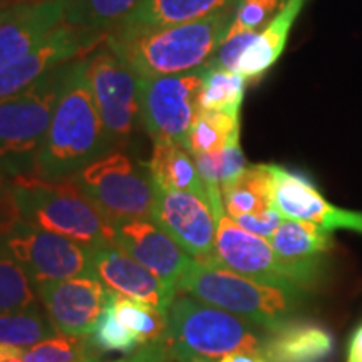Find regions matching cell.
<instances>
[{
  "label": "cell",
  "mask_w": 362,
  "mask_h": 362,
  "mask_svg": "<svg viewBox=\"0 0 362 362\" xmlns=\"http://www.w3.org/2000/svg\"><path fill=\"white\" fill-rule=\"evenodd\" d=\"M269 242L280 259L288 262L322 259L324 253L334 247L332 232L300 220H284Z\"/></svg>",
  "instance_id": "obj_25"
},
{
  "label": "cell",
  "mask_w": 362,
  "mask_h": 362,
  "mask_svg": "<svg viewBox=\"0 0 362 362\" xmlns=\"http://www.w3.org/2000/svg\"><path fill=\"white\" fill-rule=\"evenodd\" d=\"M143 0H66L67 25L107 39Z\"/></svg>",
  "instance_id": "obj_24"
},
{
  "label": "cell",
  "mask_w": 362,
  "mask_h": 362,
  "mask_svg": "<svg viewBox=\"0 0 362 362\" xmlns=\"http://www.w3.org/2000/svg\"><path fill=\"white\" fill-rule=\"evenodd\" d=\"M206 69L203 66L163 78H138L143 128L153 143L170 141L187 148Z\"/></svg>",
  "instance_id": "obj_11"
},
{
  "label": "cell",
  "mask_w": 362,
  "mask_h": 362,
  "mask_svg": "<svg viewBox=\"0 0 362 362\" xmlns=\"http://www.w3.org/2000/svg\"><path fill=\"white\" fill-rule=\"evenodd\" d=\"M153 183L158 188L173 192H192L208 200L203 180L198 173L197 163L192 153L178 143L155 141L148 161Z\"/></svg>",
  "instance_id": "obj_22"
},
{
  "label": "cell",
  "mask_w": 362,
  "mask_h": 362,
  "mask_svg": "<svg viewBox=\"0 0 362 362\" xmlns=\"http://www.w3.org/2000/svg\"><path fill=\"white\" fill-rule=\"evenodd\" d=\"M66 0H27L0 21V71L16 64L64 24Z\"/></svg>",
  "instance_id": "obj_17"
},
{
  "label": "cell",
  "mask_w": 362,
  "mask_h": 362,
  "mask_svg": "<svg viewBox=\"0 0 362 362\" xmlns=\"http://www.w3.org/2000/svg\"><path fill=\"white\" fill-rule=\"evenodd\" d=\"M245 86L247 79L238 72L208 66L198 96V111L240 112Z\"/></svg>",
  "instance_id": "obj_29"
},
{
  "label": "cell",
  "mask_w": 362,
  "mask_h": 362,
  "mask_svg": "<svg viewBox=\"0 0 362 362\" xmlns=\"http://www.w3.org/2000/svg\"><path fill=\"white\" fill-rule=\"evenodd\" d=\"M11 194L19 218L25 223L88 248L115 245V228L72 178L44 180L37 175H22L11 180Z\"/></svg>",
  "instance_id": "obj_3"
},
{
  "label": "cell",
  "mask_w": 362,
  "mask_h": 362,
  "mask_svg": "<svg viewBox=\"0 0 362 362\" xmlns=\"http://www.w3.org/2000/svg\"><path fill=\"white\" fill-rule=\"evenodd\" d=\"M194 362H269L260 351H235L215 361H194Z\"/></svg>",
  "instance_id": "obj_38"
},
{
  "label": "cell",
  "mask_w": 362,
  "mask_h": 362,
  "mask_svg": "<svg viewBox=\"0 0 362 362\" xmlns=\"http://www.w3.org/2000/svg\"><path fill=\"white\" fill-rule=\"evenodd\" d=\"M79 362H103V359H101V354H99V351H98V352H94V354L88 356L86 359L79 361Z\"/></svg>",
  "instance_id": "obj_43"
},
{
  "label": "cell",
  "mask_w": 362,
  "mask_h": 362,
  "mask_svg": "<svg viewBox=\"0 0 362 362\" xmlns=\"http://www.w3.org/2000/svg\"><path fill=\"white\" fill-rule=\"evenodd\" d=\"M305 0H287L282 11L267 24L248 44L240 57L235 72L248 81H259L282 56L293 22L304 7Z\"/></svg>",
  "instance_id": "obj_20"
},
{
  "label": "cell",
  "mask_w": 362,
  "mask_h": 362,
  "mask_svg": "<svg viewBox=\"0 0 362 362\" xmlns=\"http://www.w3.org/2000/svg\"><path fill=\"white\" fill-rule=\"evenodd\" d=\"M223 206L230 218L257 215L274 208L272 165H248L245 171L223 188Z\"/></svg>",
  "instance_id": "obj_23"
},
{
  "label": "cell",
  "mask_w": 362,
  "mask_h": 362,
  "mask_svg": "<svg viewBox=\"0 0 362 362\" xmlns=\"http://www.w3.org/2000/svg\"><path fill=\"white\" fill-rule=\"evenodd\" d=\"M11 194V178L0 171V200Z\"/></svg>",
  "instance_id": "obj_42"
},
{
  "label": "cell",
  "mask_w": 362,
  "mask_h": 362,
  "mask_svg": "<svg viewBox=\"0 0 362 362\" xmlns=\"http://www.w3.org/2000/svg\"><path fill=\"white\" fill-rule=\"evenodd\" d=\"M17 220H19V211H17L12 194H8L0 200V235L6 233Z\"/></svg>",
  "instance_id": "obj_37"
},
{
  "label": "cell",
  "mask_w": 362,
  "mask_h": 362,
  "mask_svg": "<svg viewBox=\"0 0 362 362\" xmlns=\"http://www.w3.org/2000/svg\"><path fill=\"white\" fill-rule=\"evenodd\" d=\"M37 293L57 332L69 336H93L112 297L96 274L40 285Z\"/></svg>",
  "instance_id": "obj_13"
},
{
  "label": "cell",
  "mask_w": 362,
  "mask_h": 362,
  "mask_svg": "<svg viewBox=\"0 0 362 362\" xmlns=\"http://www.w3.org/2000/svg\"><path fill=\"white\" fill-rule=\"evenodd\" d=\"M285 4L287 0H238L232 29L260 33Z\"/></svg>",
  "instance_id": "obj_33"
},
{
  "label": "cell",
  "mask_w": 362,
  "mask_h": 362,
  "mask_svg": "<svg viewBox=\"0 0 362 362\" xmlns=\"http://www.w3.org/2000/svg\"><path fill=\"white\" fill-rule=\"evenodd\" d=\"M240 139V112L198 111L188 133L187 149L192 156L216 155Z\"/></svg>",
  "instance_id": "obj_26"
},
{
  "label": "cell",
  "mask_w": 362,
  "mask_h": 362,
  "mask_svg": "<svg viewBox=\"0 0 362 362\" xmlns=\"http://www.w3.org/2000/svg\"><path fill=\"white\" fill-rule=\"evenodd\" d=\"M115 362H178L171 356L168 347L165 342L158 344H144V346L138 347L134 352H131L123 359H117Z\"/></svg>",
  "instance_id": "obj_36"
},
{
  "label": "cell",
  "mask_w": 362,
  "mask_h": 362,
  "mask_svg": "<svg viewBox=\"0 0 362 362\" xmlns=\"http://www.w3.org/2000/svg\"><path fill=\"white\" fill-rule=\"evenodd\" d=\"M165 346L178 362L215 361L235 351H260L267 332L223 309L176 293Z\"/></svg>",
  "instance_id": "obj_4"
},
{
  "label": "cell",
  "mask_w": 362,
  "mask_h": 362,
  "mask_svg": "<svg viewBox=\"0 0 362 362\" xmlns=\"http://www.w3.org/2000/svg\"><path fill=\"white\" fill-rule=\"evenodd\" d=\"M88 83L111 148L129 144L143 128L138 76L104 42L88 56Z\"/></svg>",
  "instance_id": "obj_9"
},
{
  "label": "cell",
  "mask_w": 362,
  "mask_h": 362,
  "mask_svg": "<svg viewBox=\"0 0 362 362\" xmlns=\"http://www.w3.org/2000/svg\"><path fill=\"white\" fill-rule=\"evenodd\" d=\"M115 245L156 275L170 291L180 292V284L193 259L153 220H133L112 226Z\"/></svg>",
  "instance_id": "obj_16"
},
{
  "label": "cell",
  "mask_w": 362,
  "mask_h": 362,
  "mask_svg": "<svg viewBox=\"0 0 362 362\" xmlns=\"http://www.w3.org/2000/svg\"><path fill=\"white\" fill-rule=\"evenodd\" d=\"M99 349L93 336L57 334L51 339L22 349L25 362H79Z\"/></svg>",
  "instance_id": "obj_31"
},
{
  "label": "cell",
  "mask_w": 362,
  "mask_h": 362,
  "mask_svg": "<svg viewBox=\"0 0 362 362\" xmlns=\"http://www.w3.org/2000/svg\"><path fill=\"white\" fill-rule=\"evenodd\" d=\"M0 243L22 267L35 288L94 274L90 248L62 235L45 232L21 218L0 235Z\"/></svg>",
  "instance_id": "obj_10"
},
{
  "label": "cell",
  "mask_w": 362,
  "mask_h": 362,
  "mask_svg": "<svg viewBox=\"0 0 362 362\" xmlns=\"http://www.w3.org/2000/svg\"><path fill=\"white\" fill-rule=\"evenodd\" d=\"M180 292L242 317L265 332H272L292 320L304 297L302 293L255 282L220 267L198 264L197 260H193L181 280Z\"/></svg>",
  "instance_id": "obj_6"
},
{
  "label": "cell",
  "mask_w": 362,
  "mask_h": 362,
  "mask_svg": "<svg viewBox=\"0 0 362 362\" xmlns=\"http://www.w3.org/2000/svg\"><path fill=\"white\" fill-rule=\"evenodd\" d=\"M110 149L88 83V57L78 59L54 107L34 175L44 180L72 178Z\"/></svg>",
  "instance_id": "obj_2"
},
{
  "label": "cell",
  "mask_w": 362,
  "mask_h": 362,
  "mask_svg": "<svg viewBox=\"0 0 362 362\" xmlns=\"http://www.w3.org/2000/svg\"><path fill=\"white\" fill-rule=\"evenodd\" d=\"M110 309L121 324L138 336L144 344H158L166 339L168 332V314L156 307L138 302L134 298L117 296L112 292Z\"/></svg>",
  "instance_id": "obj_27"
},
{
  "label": "cell",
  "mask_w": 362,
  "mask_h": 362,
  "mask_svg": "<svg viewBox=\"0 0 362 362\" xmlns=\"http://www.w3.org/2000/svg\"><path fill=\"white\" fill-rule=\"evenodd\" d=\"M257 33H248V30H238L230 27L228 34L225 35L223 42L220 44L218 51L210 61V67L215 69H225V71H235L237 64L242 57V54L245 52L248 44L255 39Z\"/></svg>",
  "instance_id": "obj_34"
},
{
  "label": "cell",
  "mask_w": 362,
  "mask_h": 362,
  "mask_svg": "<svg viewBox=\"0 0 362 362\" xmlns=\"http://www.w3.org/2000/svg\"><path fill=\"white\" fill-rule=\"evenodd\" d=\"M111 226L151 220L155 183L148 163L126 149L112 148L72 176Z\"/></svg>",
  "instance_id": "obj_7"
},
{
  "label": "cell",
  "mask_w": 362,
  "mask_h": 362,
  "mask_svg": "<svg viewBox=\"0 0 362 362\" xmlns=\"http://www.w3.org/2000/svg\"><path fill=\"white\" fill-rule=\"evenodd\" d=\"M233 220L237 221L243 230H247V232L257 235V237L269 240L272 235L277 232V228L282 225V221L285 218L279 214L277 210H275V208H270V210L264 211V214L242 215Z\"/></svg>",
  "instance_id": "obj_35"
},
{
  "label": "cell",
  "mask_w": 362,
  "mask_h": 362,
  "mask_svg": "<svg viewBox=\"0 0 362 362\" xmlns=\"http://www.w3.org/2000/svg\"><path fill=\"white\" fill-rule=\"evenodd\" d=\"M22 2H27V0H0V21H2L13 7H17Z\"/></svg>",
  "instance_id": "obj_41"
},
{
  "label": "cell",
  "mask_w": 362,
  "mask_h": 362,
  "mask_svg": "<svg viewBox=\"0 0 362 362\" xmlns=\"http://www.w3.org/2000/svg\"><path fill=\"white\" fill-rule=\"evenodd\" d=\"M346 362H362V327L357 329L351 339L349 354H347Z\"/></svg>",
  "instance_id": "obj_39"
},
{
  "label": "cell",
  "mask_w": 362,
  "mask_h": 362,
  "mask_svg": "<svg viewBox=\"0 0 362 362\" xmlns=\"http://www.w3.org/2000/svg\"><path fill=\"white\" fill-rule=\"evenodd\" d=\"M332 349V336L324 327L292 319L267 332L260 352L269 362H324Z\"/></svg>",
  "instance_id": "obj_19"
},
{
  "label": "cell",
  "mask_w": 362,
  "mask_h": 362,
  "mask_svg": "<svg viewBox=\"0 0 362 362\" xmlns=\"http://www.w3.org/2000/svg\"><path fill=\"white\" fill-rule=\"evenodd\" d=\"M93 341L99 351L124 352V354H131L143 346L133 330H129L116 319L110 305L94 329Z\"/></svg>",
  "instance_id": "obj_32"
},
{
  "label": "cell",
  "mask_w": 362,
  "mask_h": 362,
  "mask_svg": "<svg viewBox=\"0 0 362 362\" xmlns=\"http://www.w3.org/2000/svg\"><path fill=\"white\" fill-rule=\"evenodd\" d=\"M237 4L203 17L133 34H111L106 42L139 79L181 74L208 66L235 21Z\"/></svg>",
  "instance_id": "obj_1"
},
{
  "label": "cell",
  "mask_w": 362,
  "mask_h": 362,
  "mask_svg": "<svg viewBox=\"0 0 362 362\" xmlns=\"http://www.w3.org/2000/svg\"><path fill=\"white\" fill-rule=\"evenodd\" d=\"M104 42L106 39L83 33L64 22L33 52L0 71V99L21 93L59 66L88 57Z\"/></svg>",
  "instance_id": "obj_14"
},
{
  "label": "cell",
  "mask_w": 362,
  "mask_h": 362,
  "mask_svg": "<svg viewBox=\"0 0 362 362\" xmlns=\"http://www.w3.org/2000/svg\"><path fill=\"white\" fill-rule=\"evenodd\" d=\"M151 220L193 260L216 267V218L205 197L163 189L155 185Z\"/></svg>",
  "instance_id": "obj_12"
},
{
  "label": "cell",
  "mask_w": 362,
  "mask_h": 362,
  "mask_svg": "<svg viewBox=\"0 0 362 362\" xmlns=\"http://www.w3.org/2000/svg\"><path fill=\"white\" fill-rule=\"evenodd\" d=\"M90 250L94 274L110 291L168 312L176 293L153 272L117 245H103Z\"/></svg>",
  "instance_id": "obj_18"
},
{
  "label": "cell",
  "mask_w": 362,
  "mask_h": 362,
  "mask_svg": "<svg viewBox=\"0 0 362 362\" xmlns=\"http://www.w3.org/2000/svg\"><path fill=\"white\" fill-rule=\"evenodd\" d=\"M0 362H25L21 347L0 346Z\"/></svg>",
  "instance_id": "obj_40"
},
{
  "label": "cell",
  "mask_w": 362,
  "mask_h": 362,
  "mask_svg": "<svg viewBox=\"0 0 362 362\" xmlns=\"http://www.w3.org/2000/svg\"><path fill=\"white\" fill-rule=\"evenodd\" d=\"M216 267L255 282L305 296L319 282L322 259L307 262L280 259L269 240L247 232L223 214L216 220Z\"/></svg>",
  "instance_id": "obj_8"
},
{
  "label": "cell",
  "mask_w": 362,
  "mask_h": 362,
  "mask_svg": "<svg viewBox=\"0 0 362 362\" xmlns=\"http://www.w3.org/2000/svg\"><path fill=\"white\" fill-rule=\"evenodd\" d=\"M40 305L37 288L0 243V312L25 310Z\"/></svg>",
  "instance_id": "obj_30"
},
{
  "label": "cell",
  "mask_w": 362,
  "mask_h": 362,
  "mask_svg": "<svg viewBox=\"0 0 362 362\" xmlns=\"http://www.w3.org/2000/svg\"><path fill=\"white\" fill-rule=\"evenodd\" d=\"M72 64L59 66L21 93L0 99V171L11 180L34 175Z\"/></svg>",
  "instance_id": "obj_5"
},
{
  "label": "cell",
  "mask_w": 362,
  "mask_h": 362,
  "mask_svg": "<svg viewBox=\"0 0 362 362\" xmlns=\"http://www.w3.org/2000/svg\"><path fill=\"white\" fill-rule=\"evenodd\" d=\"M238 0H143L112 34H133L203 19Z\"/></svg>",
  "instance_id": "obj_21"
},
{
  "label": "cell",
  "mask_w": 362,
  "mask_h": 362,
  "mask_svg": "<svg viewBox=\"0 0 362 362\" xmlns=\"http://www.w3.org/2000/svg\"><path fill=\"white\" fill-rule=\"evenodd\" d=\"M45 310L40 307H33L25 310L0 312V346L25 347L57 336Z\"/></svg>",
  "instance_id": "obj_28"
},
{
  "label": "cell",
  "mask_w": 362,
  "mask_h": 362,
  "mask_svg": "<svg viewBox=\"0 0 362 362\" xmlns=\"http://www.w3.org/2000/svg\"><path fill=\"white\" fill-rule=\"evenodd\" d=\"M274 173V208L285 220L310 221L322 228L352 230L362 233V214L330 205L309 176L272 165Z\"/></svg>",
  "instance_id": "obj_15"
}]
</instances>
